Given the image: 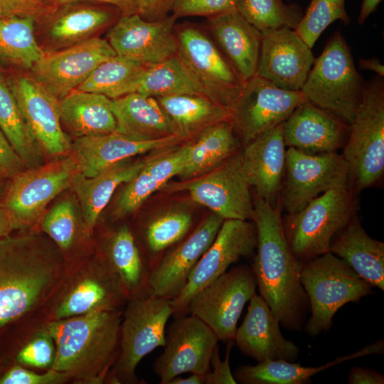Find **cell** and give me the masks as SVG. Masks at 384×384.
<instances>
[{"label": "cell", "instance_id": "1", "mask_svg": "<svg viewBox=\"0 0 384 384\" xmlns=\"http://www.w3.org/2000/svg\"><path fill=\"white\" fill-rule=\"evenodd\" d=\"M252 199L257 253L251 267L260 295L280 325L299 331L310 311L300 280L302 262L294 257L287 241L278 206H272L256 193Z\"/></svg>", "mask_w": 384, "mask_h": 384}, {"label": "cell", "instance_id": "26", "mask_svg": "<svg viewBox=\"0 0 384 384\" xmlns=\"http://www.w3.org/2000/svg\"><path fill=\"white\" fill-rule=\"evenodd\" d=\"M282 123L257 136L242 151L243 166L250 186L273 206H277L285 169Z\"/></svg>", "mask_w": 384, "mask_h": 384}, {"label": "cell", "instance_id": "20", "mask_svg": "<svg viewBox=\"0 0 384 384\" xmlns=\"http://www.w3.org/2000/svg\"><path fill=\"white\" fill-rule=\"evenodd\" d=\"M176 19L169 15L158 21H147L138 14L123 15L107 33L108 42L119 56L155 64L175 55Z\"/></svg>", "mask_w": 384, "mask_h": 384}, {"label": "cell", "instance_id": "3", "mask_svg": "<svg viewBox=\"0 0 384 384\" xmlns=\"http://www.w3.org/2000/svg\"><path fill=\"white\" fill-rule=\"evenodd\" d=\"M122 316L121 309L102 311L48 322L55 346L50 368L78 383H102L119 354Z\"/></svg>", "mask_w": 384, "mask_h": 384}, {"label": "cell", "instance_id": "47", "mask_svg": "<svg viewBox=\"0 0 384 384\" xmlns=\"http://www.w3.org/2000/svg\"><path fill=\"white\" fill-rule=\"evenodd\" d=\"M237 0H174L171 15L176 18L188 16L207 18L237 11Z\"/></svg>", "mask_w": 384, "mask_h": 384}, {"label": "cell", "instance_id": "14", "mask_svg": "<svg viewBox=\"0 0 384 384\" xmlns=\"http://www.w3.org/2000/svg\"><path fill=\"white\" fill-rule=\"evenodd\" d=\"M257 247V231L248 220H224L215 240L202 255L188 279L179 292L171 299L173 316L188 314L193 296L225 272L242 257H250Z\"/></svg>", "mask_w": 384, "mask_h": 384}, {"label": "cell", "instance_id": "53", "mask_svg": "<svg viewBox=\"0 0 384 384\" xmlns=\"http://www.w3.org/2000/svg\"><path fill=\"white\" fill-rule=\"evenodd\" d=\"M350 384H383L384 375L375 370L355 366L349 373Z\"/></svg>", "mask_w": 384, "mask_h": 384}, {"label": "cell", "instance_id": "27", "mask_svg": "<svg viewBox=\"0 0 384 384\" xmlns=\"http://www.w3.org/2000/svg\"><path fill=\"white\" fill-rule=\"evenodd\" d=\"M218 47L246 82L256 75L262 34L237 11L208 18Z\"/></svg>", "mask_w": 384, "mask_h": 384}, {"label": "cell", "instance_id": "35", "mask_svg": "<svg viewBox=\"0 0 384 384\" xmlns=\"http://www.w3.org/2000/svg\"><path fill=\"white\" fill-rule=\"evenodd\" d=\"M235 130L228 119L213 124L192 136L186 142V161L179 176L186 180L201 176L237 152L240 142Z\"/></svg>", "mask_w": 384, "mask_h": 384}, {"label": "cell", "instance_id": "29", "mask_svg": "<svg viewBox=\"0 0 384 384\" xmlns=\"http://www.w3.org/2000/svg\"><path fill=\"white\" fill-rule=\"evenodd\" d=\"M149 158L134 161H122L93 177H86L80 172L75 174L70 188L79 203L81 220L87 236L92 234L100 215L117 188L132 180Z\"/></svg>", "mask_w": 384, "mask_h": 384}, {"label": "cell", "instance_id": "15", "mask_svg": "<svg viewBox=\"0 0 384 384\" xmlns=\"http://www.w3.org/2000/svg\"><path fill=\"white\" fill-rule=\"evenodd\" d=\"M166 333L164 351L153 363L161 384L185 373L206 374L219 341L203 321L192 314L174 317Z\"/></svg>", "mask_w": 384, "mask_h": 384}, {"label": "cell", "instance_id": "55", "mask_svg": "<svg viewBox=\"0 0 384 384\" xmlns=\"http://www.w3.org/2000/svg\"><path fill=\"white\" fill-rule=\"evenodd\" d=\"M16 230L14 220L9 211L0 201V238Z\"/></svg>", "mask_w": 384, "mask_h": 384}, {"label": "cell", "instance_id": "36", "mask_svg": "<svg viewBox=\"0 0 384 384\" xmlns=\"http://www.w3.org/2000/svg\"><path fill=\"white\" fill-rule=\"evenodd\" d=\"M156 100L184 139L213 124L231 119L229 110L203 95H175Z\"/></svg>", "mask_w": 384, "mask_h": 384}, {"label": "cell", "instance_id": "52", "mask_svg": "<svg viewBox=\"0 0 384 384\" xmlns=\"http://www.w3.org/2000/svg\"><path fill=\"white\" fill-rule=\"evenodd\" d=\"M137 14L147 21H158L168 16L174 0H134Z\"/></svg>", "mask_w": 384, "mask_h": 384}, {"label": "cell", "instance_id": "38", "mask_svg": "<svg viewBox=\"0 0 384 384\" xmlns=\"http://www.w3.org/2000/svg\"><path fill=\"white\" fill-rule=\"evenodd\" d=\"M130 93L155 98L175 95H203L176 54L162 62L144 65L132 84Z\"/></svg>", "mask_w": 384, "mask_h": 384}, {"label": "cell", "instance_id": "28", "mask_svg": "<svg viewBox=\"0 0 384 384\" xmlns=\"http://www.w3.org/2000/svg\"><path fill=\"white\" fill-rule=\"evenodd\" d=\"M186 142L169 153L149 157L143 168L129 182L117 198L113 217L125 218L132 213L155 191L164 188L169 181L182 172L187 156Z\"/></svg>", "mask_w": 384, "mask_h": 384}, {"label": "cell", "instance_id": "59", "mask_svg": "<svg viewBox=\"0 0 384 384\" xmlns=\"http://www.w3.org/2000/svg\"><path fill=\"white\" fill-rule=\"evenodd\" d=\"M7 180L0 176V201L1 199Z\"/></svg>", "mask_w": 384, "mask_h": 384}, {"label": "cell", "instance_id": "43", "mask_svg": "<svg viewBox=\"0 0 384 384\" xmlns=\"http://www.w3.org/2000/svg\"><path fill=\"white\" fill-rule=\"evenodd\" d=\"M237 11L262 34L282 28L295 30L303 11L284 0H237Z\"/></svg>", "mask_w": 384, "mask_h": 384}, {"label": "cell", "instance_id": "42", "mask_svg": "<svg viewBox=\"0 0 384 384\" xmlns=\"http://www.w3.org/2000/svg\"><path fill=\"white\" fill-rule=\"evenodd\" d=\"M144 64L116 55L100 63L75 90L102 94L115 99L129 93Z\"/></svg>", "mask_w": 384, "mask_h": 384}, {"label": "cell", "instance_id": "44", "mask_svg": "<svg viewBox=\"0 0 384 384\" xmlns=\"http://www.w3.org/2000/svg\"><path fill=\"white\" fill-rule=\"evenodd\" d=\"M346 0H311L305 14L295 28L306 44L312 48L324 30L335 21L345 25L351 18L346 10Z\"/></svg>", "mask_w": 384, "mask_h": 384}, {"label": "cell", "instance_id": "9", "mask_svg": "<svg viewBox=\"0 0 384 384\" xmlns=\"http://www.w3.org/2000/svg\"><path fill=\"white\" fill-rule=\"evenodd\" d=\"M176 55L203 95L232 112L245 82L218 46L200 28L175 26Z\"/></svg>", "mask_w": 384, "mask_h": 384}, {"label": "cell", "instance_id": "39", "mask_svg": "<svg viewBox=\"0 0 384 384\" xmlns=\"http://www.w3.org/2000/svg\"><path fill=\"white\" fill-rule=\"evenodd\" d=\"M0 128L27 169L45 164L46 154L30 130L10 89L0 72Z\"/></svg>", "mask_w": 384, "mask_h": 384}, {"label": "cell", "instance_id": "23", "mask_svg": "<svg viewBox=\"0 0 384 384\" xmlns=\"http://www.w3.org/2000/svg\"><path fill=\"white\" fill-rule=\"evenodd\" d=\"M185 140L178 136L141 140L114 132L75 138L71 142L70 154L77 162L78 172L86 177H93L132 156L150 151L169 149Z\"/></svg>", "mask_w": 384, "mask_h": 384}, {"label": "cell", "instance_id": "31", "mask_svg": "<svg viewBox=\"0 0 384 384\" xmlns=\"http://www.w3.org/2000/svg\"><path fill=\"white\" fill-rule=\"evenodd\" d=\"M110 106L117 132L141 140L180 137L155 97L130 93L111 99Z\"/></svg>", "mask_w": 384, "mask_h": 384}, {"label": "cell", "instance_id": "40", "mask_svg": "<svg viewBox=\"0 0 384 384\" xmlns=\"http://www.w3.org/2000/svg\"><path fill=\"white\" fill-rule=\"evenodd\" d=\"M193 215L183 210L160 213L144 224L142 236L150 272L169 248L193 230Z\"/></svg>", "mask_w": 384, "mask_h": 384}, {"label": "cell", "instance_id": "51", "mask_svg": "<svg viewBox=\"0 0 384 384\" xmlns=\"http://www.w3.org/2000/svg\"><path fill=\"white\" fill-rule=\"evenodd\" d=\"M27 169L0 128V176L8 180Z\"/></svg>", "mask_w": 384, "mask_h": 384}, {"label": "cell", "instance_id": "8", "mask_svg": "<svg viewBox=\"0 0 384 384\" xmlns=\"http://www.w3.org/2000/svg\"><path fill=\"white\" fill-rule=\"evenodd\" d=\"M355 217L351 188L329 190L282 219L284 233L302 263L329 252L334 235Z\"/></svg>", "mask_w": 384, "mask_h": 384}, {"label": "cell", "instance_id": "5", "mask_svg": "<svg viewBox=\"0 0 384 384\" xmlns=\"http://www.w3.org/2000/svg\"><path fill=\"white\" fill-rule=\"evenodd\" d=\"M300 280L311 311L304 330L311 337L330 330L340 308L370 294L373 288L331 252L302 263Z\"/></svg>", "mask_w": 384, "mask_h": 384}, {"label": "cell", "instance_id": "21", "mask_svg": "<svg viewBox=\"0 0 384 384\" xmlns=\"http://www.w3.org/2000/svg\"><path fill=\"white\" fill-rule=\"evenodd\" d=\"M223 221V218L212 213L162 255L150 272L149 284L153 294L169 299L179 294L215 240Z\"/></svg>", "mask_w": 384, "mask_h": 384}, {"label": "cell", "instance_id": "24", "mask_svg": "<svg viewBox=\"0 0 384 384\" xmlns=\"http://www.w3.org/2000/svg\"><path fill=\"white\" fill-rule=\"evenodd\" d=\"M249 302L247 314L234 337L240 351L257 363L269 359L295 361L300 350L284 337L279 320L266 302L255 293Z\"/></svg>", "mask_w": 384, "mask_h": 384}, {"label": "cell", "instance_id": "19", "mask_svg": "<svg viewBox=\"0 0 384 384\" xmlns=\"http://www.w3.org/2000/svg\"><path fill=\"white\" fill-rule=\"evenodd\" d=\"M7 82L46 156L58 158L70 154L71 141L60 123V100L33 76L16 75Z\"/></svg>", "mask_w": 384, "mask_h": 384}, {"label": "cell", "instance_id": "13", "mask_svg": "<svg viewBox=\"0 0 384 384\" xmlns=\"http://www.w3.org/2000/svg\"><path fill=\"white\" fill-rule=\"evenodd\" d=\"M256 287L252 267L235 266L193 296L188 314L203 321L219 341L234 340L238 319L245 304L256 293Z\"/></svg>", "mask_w": 384, "mask_h": 384}, {"label": "cell", "instance_id": "54", "mask_svg": "<svg viewBox=\"0 0 384 384\" xmlns=\"http://www.w3.org/2000/svg\"><path fill=\"white\" fill-rule=\"evenodd\" d=\"M55 5H66L79 1H94L112 5L119 9L123 15L137 14L134 0H53Z\"/></svg>", "mask_w": 384, "mask_h": 384}, {"label": "cell", "instance_id": "37", "mask_svg": "<svg viewBox=\"0 0 384 384\" xmlns=\"http://www.w3.org/2000/svg\"><path fill=\"white\" fill-rule=\"evenodd\" d=\"M112 17L109 11L98 7H70L48 24L46 39L56 50L68 48L92 38L111 21Z\"/></svg>", "mask_w": 384, "mask_h": 384}, {"label": "cell", "instance_id": "46", "mask_svg": "<svg viewBox=\"0 0 384 384\" xmlns=\"http://www.w3.org/2000/svg\"><path fill=\"white\" fill-rule=\"evenodd\" d=\"M55 357L54 340L44 327L20 350L17 361L24 366L46 368H51Z\"/></svg>", "mask_w": 384, "mask_h": 384}, {"label": "cell", "instance_id": "17", "mask_svg": "<svg viewBox=\"0 0 384 384\" xmlns=\"http://www.w3.org/2000/svg\"><path fill=\"white\" fill-rule=\"evenodd\" d=\"M127 301L120 282L100 255L73 275L56 305L54 316L60 319L119 310Z\"/></svg>", "mask_w": 384, "mask_h": 384}, {"label": "cell", "instance_id": "49", "mask_svg": "<svg viewBox=\"0 0 384 384\" xmlns=\"http://www.w3.org/2000/svg\"><path fill=\"white\" fill-rule=\"evenodd\" d=\"M55 6L53 0H0V17H31L36 20L48 14Z\"/></svg>", "mask_w": 384, "mask_h": 384}, {"label": "cell", "instance_id": "45", "mask_svg": "<svg viewBox=\"0 0 384 384\" xmlns=\"http://www.w3.org/2000/svg\"><path fill=\"white\" fill-rule=\"evenodd\" d=\"M77 211L70 199L55 204L41 218L44 233L60 250H69L76 242L80 230Z\"/></svg>", "mask_w": 384, "mask_h": 384}, {"label": "cell", "instance_id": "57", "mask_svg": "<svg viewBox=\"0 0 384 384\" xmlns=\"http://www.w3.org/2000/svg\"><path fill=\"white\" fill-rule=\"evenodd\" d=\"M359 67L361 69L373 71L380 77L384 76V66L376 57L368 59L361 58L359 60Z\"/></svg>", "mask_w": 384, "mask_h": 384}, {"label": "cell", "instance_id": "11", "mask_svg": "<svg viewBox=\"0 0 384 384\" xmlns=\"http://www.w3.org/2000/svg\"><path fill=\"white\" fill-rule=\"evenodd\" d=\"M168 192L187 191L195 202L224 220H252L253 199L238 150L213 170L196 178L166 183Z\"/></svg>", "mask_w": 384, "mask_h": 384}, {"label": "cell", "instance_id": "6", "mask_svg": "<svg viewBox=\"0 0 384 384\" xmlns=\"http://www.w3.org/2000/svg\"><path fill=\"white\" fill-rule=\"evenodd\" d=\"M127 303L120 326L119 354L106 378L111 383H139L137 365L155 348L164 346L166 326L173 315L171 299L153 293L131 298Z\"/></svg>", "mask_w": 384, "mask_h": 384}, {"label": "cell", "instance_id": "22", "mask_svg": "<svg viewBox=\"0 0 384 384\" xmlns=\"http://www.w3.org/2000/svg\"><path fill=\"white\" fill-rule=\"evenodd\" d=\"M314 60L295 30H275L262 34L256 75L283 90L299 91Z\"/></svg>", "mask_w": 384, "mask_h": 384}, {"label": "cell", "instance_id": "48", "mask_svg": "<svg viewBox=\"0 0 384 384\" xmlns=\"http://www.w3.org/2000/svg\"><path fill=\"white\" fill-rule=\"evenodd\" d=\"M69 380L67 374L52 368L38 374L16 366L0 378V384H60Z\"/></svg>", "mask_w": 384, "mask_h": 384}, {"label": "cell", "instance_id": "18", "mask_svg": "<svg viewBox=\"0 0 384 384\" xmlns=\"http://www.w3.org/2000/svg\"><path fill=\"white\" fill-rule=\"evenodd\" d=\"M116 55L107 41L92 37L46 53L31 68L32 76L60 100L76 90L100 63Z\"/></svg>", "mask_w": 384, "mask_h": 384}, {"label": "cell", "instance_id": "56", "mask_svg": "<svg viewBox=\"0 0 384 384\" xmlns=\"http://www.w3.org/2000/svg\"><path fill=\"white\" fill-rule=\"evenodd\" d=\"M381 1L382 0H363L358 17V23L360 25L363 24L368 16L376 10Z\"/></svg>", "mask_w": 384, "mask_h": 384}, {"label": "cell", "instance_id": "10", "mask_svg": "<svg viewBox=\"0 0 384 384\" xmlns=\"http://www.w3.org/2000/svg\"><path fill=\"white\" fill-rule=\"evenodd\" d=\"M77 172V162L68 154L26 169L8 179L0 201L11 215L16 230L31 228L41 220L48 203L71 187Z\"/></svg>", "mask_w": 384, "mask_h": 384}, {"label": "cell", "instance_id": "30", "mask_svg": "<svg viewBox=\"0 0 384 384\" xmlns=\"http://www.w3.org/2000/svg\"><path fill=\"white\" fill-rule=\"evenodd\" d=\"M101 256L118 278L128 299L152 293L150 268L128 225H123L105 237Z\"/></svg>", "mask_w": 384, "mask_h": 384}, {"label": "cell", "instance_id": "41", "mask_svg": "<svg viewBox=\"0 0 384 384\" xmlns=\"http://www.w3.org/2000/svg\"><path fill=\"white\" fill-rule=\"evenodd\" d=\"M31 17H0V59L31 69L46 53L34 36Z\"/></svg>", "mask_w": 384, "mask_h": 384}, {"label": "cell", "instance_id": "60", "mask_svg": "<svg viewBox=\"0 0 384 384\" xmlns=\"http://www.w3.org/2000/svg\"><path fill=\"white\" fill-rule=\"evenodd\" d=\"M0 72H1V68L0 67Z\"/></svg>", "mask_w": 384, "mask_h": 384}, {"label": "cell", "instance_id": "34", "mask_svg": "<svg viewBox=\"0 0 384 384\" xmlns=\"http://www.w3.org/2000/svg\"><path fill=\"white\" fill-rule=\"evenodd\" d=\"M383 340H379L351 354L338 357L317 367H305L299 363L269 359L255 366H240L234 371L233 376L236 383L241 384H303L310 381L314 375L335 365L368 355L383 353Z\"/></svg>", "mask_w": 384, "mask_h": 384}, {"label": "cell", "instance_id": "7", "mask_svg": "<svg viewBox=\"0 0 384 384\" xmlns=\"http://www.w3.org/2000/svg\"><path fill=\"white\" fill-rule=\"evenodd\" d=\"M351 187L357 191L375 184L384 171V85L381 77L366 83L362 100L344 145Z\"/></svg>", "mask_w": 384, "mask_h": 384}, {"label": "cell", "instance_id": "12", "mask_svg": "<svg viewBox=\"0 0 384 384\" xmlns=\"http://www.w3.org/2000/svg\"><path fill=\"white\" fill-rule=\"evenodd\" d=\"M283 179L279 198L288 214L329 190L352 188L348 165L337 152L310 154L288 147Z\"/></svg>", "mask_w": 384, "mask_h": 384}, {"label": "cell", "instance_id": "50", "mask_svg": "<svg viewBox=\"0 0 384 384\" xmlns=\"http://www.w3.org/2000/svg\"><path fill=\"white\" fill-rule=\"evenodd\" d=\"M234 340L227 342V351L223 360L219 355L217 346L210 359V369L204 375V384H236L230 367V354Z\"/></svg>", "mask_w": 384, "mask_h": 384}, {"label": "cell", "instance_id": "58", "mask_svg": "<svg viewBox=\"0 0 384 384\" xmlns=\"http://www.w3.org/2000/svg\"><path fill=\"white\" fill-rule=\"evenodd\" d=\"M169 384H204V375L191 373L186 378L176 376Z\"/></svg>", "mask_w": 384, "mask_h": 384}, {"label": "cell", "instance_id": "33", "mask_svg": "<svg viewBox=\"0 0 384 384\" xmlns=\"http://www.w3.org/2000/svg\"><path fill=\"white\" fill-rule=\"evenodd\" d=\"M110 103L111 99L104 95L75 90L60 100L61 125L76 138L116 132Z\"/></svg>", "mask_w": 384, "mask_h": 384}, {"label": "cell", "instance_id": "2", "mask_svg": "<svg viewBox=\"0 0 384 384\" xmlns=\"http://www.w3.org/2000/svg\"><path fill=\"white\" fill-rule=\"evenodd\" d=\"M60 250L40 233L0 238V327L35 307L60 280Z\"/></svg>", "mask_w": 384, "mask_h": 384}, {"label": "cell", "instance_id": "32", "mask_svg": "<svg viewBox=\"0 0 384 384\" xmlns=\"http://www.w3.org/2000/svg\"><path fill=\"white\" fill-rule=\"evenodd\" d=\"M329 252L373 287L384 290V243L370 237L356 216L334 235Z\"/></svg>", "mask_w": 384, "mask_h": 384}, {"label": "cell", "instance_id": "4", "mask_svg": "<svg viewBox=\"0 0 384 384\" xmlns=\"http://www.w3.org/2000/svg\"><path fill=\"white\" fill-rule=\"evenodd\" d=\"M365 87L348 43L337 31L314 60L301 91L312 105L350 124Z\"/></svg>", "mask_w": 384, "mask_h": 384}, {"label": "cell", "instance_id": "16", "mask_svg": "<svg viewBox=\"0 0 384 384\" xmlns=\"http://www.w3.org/2000/svg\"><path fill=\"white\" fill-rule=\"evenodd\" d=\"M305 101L301 90H283L255 75L245 82L231 112V121L245 145L284 122Z\"/></svg>", "mask_w": 384, "mask_h": 384}, {"label": "cell", "instance_id": "25", "mask_svg": "<svg viewBox=\"0 0 384 384\" xmlns=\"http://www.w3.org/2000/svg\"><path fill=\"white\" fill-rule=\"evenodd\" d=\"M348 132L349 124L307 100L282 123L285 146L310 154L337 152Z\"/></svg>", "mask_w": 384, "mask_h": 384}]
</instances>
